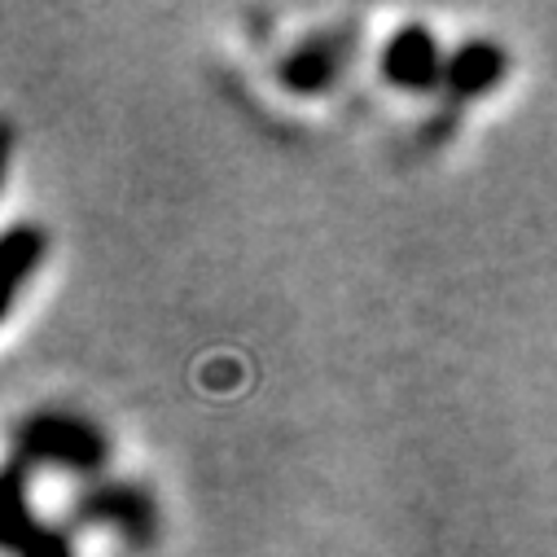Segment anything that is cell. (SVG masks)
I'll return each instance as SVG.
<instances>
[{"label":"cell","mask_w":557,"mask_h":557,"mask_svg":"<svg viewBox=\"0 0 557 557\" xmlns=\"http://www.w3.org/2000/svg\"><path fill=\"white\" fill-rule=\"evenodd\" d=\"M84 518L123 531L132 544H146L154 535V500L136 487H106L84 500Z\"/></svg>","instance_id":"277c9868"},{"label":"cell","mask_w":557,"mask_h":557,"mask_svg":"<svg viewBox=\"0 0 557 557\" xmlns=\"http://www.w3.org/2000/svg\"><path fill=\"white\" fill-rule=\"evenodd\" d=\"M45 259V233L40 228H14L10 242H5V290H10V304L18 299L27 272Z\"/></svg>","instance_id":"52a82bcc"},{"label":"cell","mask_w":557,"mask_h":557,"mask_svg":"<svg viewBox=\"0 0 557 557\" xmlns=\"http://www.w3.org/2000/svg\"><path fill=\"white\" fill-rule=\"evenodd\" d=\"M18 457L32 466H53V470H75L88 474L106 461V440L92 422L71 412H36L18 431Z\"/></svg>","instance_id":"6da1fadb"},{"label":"cell","mask_w":557,"mask_h":557,"mask_svg":"<svg viewBox=\"0 0 557 557\" xmlns=\"http://www.w3.org/2000/svg\"><path fill=\"white\" fill-rule=\"evenodd\" d=\"M500 71H505V53H500L496 45H466V49L453 58L448 79H453V88H457L461 97H470V92L492 88V84L500 79Z\"/></svg>","instance_id":"8992f818"},{"label":"cell","mask_w":557,"mask_h":557,"mask_svg":"<svg viewBox=\"0 0 557 557\" xmlns=\"http://www.w3.org/2000/svg\"><path fill=\"white\" fill-rule=\"evenodd\" d=\"M351 49H356V36H351V32H321V36H312V40H304V45L286 58L282 79H286L295 92H321V88H330V84L338 79V71H343V62H347Z\"/></svg>","instance_id":"7a4b0ae2"},{"label":"cell","mask_w":557,"mask_h":557,"mask_svg":"<svg viewBox=\"0 0 557 557\" xmlns=\"http://www.w3.org/2000/svg\"><path fill=\"white\" fill-rule=\"evenodd\" d=\"M382 75L399 88H431L444 71H440V49L431 40L426 27H404L395 32V40L382 53Z\"/></svg>","instance_id":"3957f363"},{"label":"cell","mask_w":557,"mask_h":557,"mask_svg":"<svg viewBox=\"0 0 557 557\" xmlns=\"http://www.w3.org/2000/svg\"><path fill=\"white\" fill-rule=\"evenodd\" d=\"M5 544L18 553V557H71V544L40 527L32 513H27V496H23V479H18V466L10 470V518H5Z\"/></svg>","instance_id":"5b68a950"}]
</instances>
